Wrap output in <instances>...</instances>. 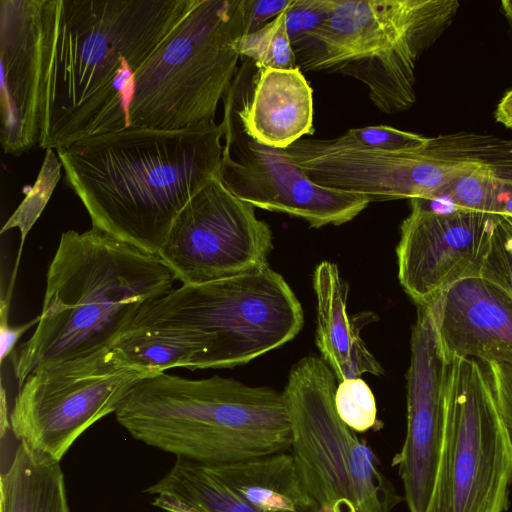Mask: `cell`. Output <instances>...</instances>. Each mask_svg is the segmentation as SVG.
<instances>
[{"instance_id":"obj_1","label":"cell","mask_w":512,"mask_h":512,"mask_svg":"<svg viewBox=\"0 0 512 512\" xmlns=\"http://www.w3.org/2000/svg\"><path fill=\"white\" fill-rule=\"evenodd\" d=\"M201 0H56L39 146L130 126L137 72Z\"/></svg>"},{"instance_id":"obj_2","label":"cell","mask_w":512,"mask_h":512,"mask_svg":"<svg viewBox=\"0 0 512 512\" xmlns=\"http://www.w3.org/2000/svg\"><path fill=\"white\" fill-rule=\"evenodd\" d=\"M222 123L132 126L56 149L68 186L97 228L158 255L180 211L219 177Z\"/></svg>"},{"instance_id":"obj_3","label":"cell","mask_w":512,"mask_h":512,"mask_svg":"<svg viewBox=\"0 0 512 512\" xmlns=\"http://www.w3.org/2000/svg\"><path fill=\"white\" fill-rule=\"evenodd\" d=\"M175 281L158 255L97 228L62 233L40 320L11 353L18 388L42 367L109 351L140 309L170 292Z\"/></svg>"},{"instance_id":"obj_4","label":"cell","mask_w":512,"mask_h":512,"mask_svg":"<svg viewBox=\"0 0 512 512\" xmlns=\"http://www.w3.org/2000/svg\"><path fill=\"white\" fill-rule=\"evenodd\" d=\"M115 416L134 439L203 464L286 452L292 443L282 393L218 375L189 379L161 372L143 377Z\"/></svg>"},{"instance_id":"obj_5","label":"cell","mask_w":512,"mask_h":512,"mask_svg":"<svg viewBox=\"0 0 512 512\" xmlns=\"http://www.w3.org/2000/svg\"><path fill=\"white\" fill-rule=\"evenodd\" d=\"M457 0H332L324 22L292 47L297 66L363 83L386 114L416 102V67L453 23Z\"/></svg>"},{"instance_id":"obj_6","label":"cell","mask_w":512,"mask_h":512,"mask_svg":"<svg viewBox=\"0 0 512 512\" xmlns=\"http://www.w3.org/2000/svg\"><path fill=\"white\" fill-rule=\"evenodd\" d=\"M301 303L284 277L264 267L181 285L145 304L126 329L169 338L193 355V370L247 364L302 329Z\"/></svg>"},{"instance_id":"obj_7","label":"cell","mask_w":512,"mask_h":512,"mask_svg":"<svg viewBox=\"0 0 512 512\" xmlns=\"http://www.w3.org/2000/svg\"><path fill=\"white\" fill-rule=\"evenodd\" d=\"M243 0H201L137 72L130 125L182 129L214 121L238 70Z\"/></svg>"},{"instance_id":"obj_8","label":"cell","mask_w":512,"mask_h":512,"mask_svg":"<svg viewBox=\"0 0 512 512\" xmlns=\"http://www.w3.org/2000/svg\"><path fill=\"white\" fill-rule=\"evenodd\" d=\"M446 359L443 443L426 512H504L512 445L488 378L476 359Z\"/></svg>"},{"instance_id":"obj_9","label":"cell","mask_w":512,"mask_h":512,"mask_svg":"<svg viewBox=\"0 0 512 512\" xmlns=\"http://www.w3.org/2000/svg\"><path fill=\"white\" fill-rule=\"evenodd\" d=\"M149 375L118 366L109 351L42 367L18 388L11 431L19 442L60 461L80 435L115 413L132 387Z\"/></svg>"},{"instance_id":"obj_10","label":"cell","mask_w":512,"mask_h":512,"mask_svg":"<svg viewBox=\"0 0 512 512\" xmlns=\"http://www.w3.org/2000/svg\"><path fill=\"white\" fill-rule=\"evenodd\" d=\"M271 249L269 224L215 177L177 215L158 256L182 285H196L264 267Z\"/></svg>"},{"instance_id":"obj_11","label":"cell","mask_w":512,"mask_h":512,"mask_svg":"<svg viewBox=\"0 0 512 512\" xmlns=\"http://www.w3.org/2000/svg\"><path fill=\"white\" fill-rule=\"evenodd\" d=\"M336 377L321 357H303L282 392L292 437V455L320 512H358L350 474L357 435L335 407Z\"/></svg>"},{"instance_id":"obj_12","label":"cell","mask_w":512,"mask_h":512,"mask_svg":"<svg viewBox=\"0 0 512 512\" xmlns=\"http://www.w3.org/2000/svg\"><path fill=\"white\" fill-rule=\"evenodd\" d=\"M222 183L239 199L272 212L301 218L311 228L351 221L370 203L367 196L320 186L284 149L259 144L243 130L232 104L223 97Z\"/></svg>"},{"instance_id":"obj_13","label":"cell","mask_w":512,"mask_h":512,"mask_svg":"<svg viewBox=\"0 0 512 512\" xmlns=\"http://www.w3.org/2000/svg\"><path fill=\"white\" fill-rule=\"evenodd\" d=\"M400 227L398 279L411 299L430 304L454 284L481 275L500 214L441 210L411 199Z\"/></svg>"},{"instance_id":"obj_14","label":"cell","mask_w":512,"mask_h":512,"mask_svg":"<svg viewBox=\"0 0 512 512\" xmlns=\"http://www.w3.org/2000/svg\"><path fill=\"white\" fill-rule=\"evenodd\" d=\"M56 0H0V142L19 156L39 145Z\"/></svg>"},{"instance_id":"obj_15","label":"cell","mask_w":512,"mask_h":512,"mask_svg":"<svg viewBox=\"0 0 512 512\" xmlns=\"http://www.w3.org/2000/svg\"><path fill=\"white\" fill-rule=\"evenodd\" d=\"M447 359L434 305H419L407 372V429L393 465L409 512H426L434 490L444 434L443 380Z\"/></svg>"},{"instance_id":"obj_16","label":"cell","mask_w":512,"mask_h":512,"mask_svg":"<svg viewBox=\"0 0 512 512\" xmlns=\"http://www.w3.org/2000/svg\"><path fill=\"white\" fill-rule=\"evenodd\" d=\"M256 67L252 75L250 60L245 59L224 96L244 132L259 144L278 149L312 136L313 91L302 70Z\"/></svg>"},{"instance_id":"obj_17","label":"cell","mask_w":512,"mask_h":512,"mask_svg":"<svg viewBox=\"0 0 512 512\" xmlns=\"http://www.w3.org/2000/svg\"><path fill=\"white\" fill-rule=\"evenodd\" d=\"M432 302L445 358L512 348V298L484 278L462 280Z\"/></svg>"},{"instance_id":"obj_18","label":"cell","mask_w":512,"mask_h":512,"mask_svg":"<svg viewBox=\"0 0 512 512\" xmlns=\"http://www.w3.org/2000/svg\"><path fill=\"white\" fill-rule=\"evenodd\" d=\"M317 299L316 344L321 358L337 380L360 378L364 373L382 374L347 314L348 284L336 264L322 261L313 274Z\"/></svg>"},{"instance_id":"obj_19","label":"cell","mask_w":512,"mask_h":512,"mask_svg":"<svg viewBox=\"0 0 512 512\" xmlns=\"http://www.w3.org/2000/svg\"><path fill=\"white\" fill-rule=\"evenodd\" d=\"M206 465L238 497L264 512L319 510L290 453L280 452L235 463Z\"/></svg>"},{"instance_id":"obj_20","label":"cell","mask_w":512,"mask_h":512,"mask_svg":"<svg viewBox=\"0 0 512 512\" xmlns=\"http://www.w3.org/2000/svg\"><path fill=\"white\" fill-rule=\"evenodd\" d=\"M0 512H70L60 461L19 442L1 474Z\"/></svg>"},{"instance_id":"obj_21","label":"cell","mask_w":512,"mask_h":512,"mask_svg":"<svg viewBox=\"0 0 512 512\" xmlns=\"http://www.w3.org/2000/svg\"><path fill=\"white\" fill-rule=\"evenodd\" d=\"M144 492L153 497V506L167 512H264L238 497L206 464L184 458H176L170 470Z\"/></svg>"},{"instance_id":"obj_22","label":"cell","mask_w":512,"mask_h":512,"mask_svg":"<svg viewBox=\"0 0 512 512\" xmlns=\"http://www.w3.org/2000/svg\"><path fill=\"white\" fill-rule=\"evenodd\" d=\"M350 474L358 512H390L402 500L379 470L374 452L359 438L352 448Z\"/></svg>"},{"instance_id":"obj_23","label":"cell","mask_w":512,"mask_h":512,"mask_svg":"<svg viewBox=\"0 0 512 512\" xmlns=\"http://www.w3.org/2000/svg\"><path fill=\"white\" fill-rule=\"evenodd\" d=\"M285 12L259 29L239 38L236 49L240 58L248 59L258 67H297L296 55L286 27Z\"/></svg>"},{"instance_id":"obj_24","label":"cell","mask_w":512,"mask_h":512,"mask_svg":"<svg viewBox=\"0 0 512 512\" xmlns=\"http://www.w3.org/2000/svg\"><path fill=\"white\" fill-rule=\"evenodd\" d=\"M330 150L400 151L424 146L429 137L390 126H368L348 130L333 139H315Z\"/></svg>"},{"instance_id":"obj_25","label":"cell","mask_w":512,"mask_h":512,"mask_svg":"<svg viewBox=\"0 0 512 512\" xmlns=\"http://www.w3.org/2000/svg\"><path fill=\"white\" fill-rule=\"evenodd\" d=\"M334 400L339 417L354 432H366L379 425L374 395L363 379L341 381Z\"/></svg>"},{"instance_id":"obj_26","label":"cell","mask_w":512,"mask_h":512,"mask_svg":"<svg viewBox=\"0 0 512 512\" xmlns=\"http://www.w3.org/2000/svg\"><path fill=\"white\" fill-rule=\"evenodd\" d=\"M62 164L53 149H48L34 186L28 192L26 198L7 221L2 232L14 226H19L22 239L25 238L30 227L41 214L44 206L50 198L56 186Z\"/></svg>"},{"instance_id":"obj_27","label":"cell","mask_w":512,"mask_h":512,"mask_svg":"<svg viewBox=\"0 0 512 512\" xmlns=\"http://www.w3.org/2000/svg\"><path fill=\"white\" fill-rule=\"evenodd\" d=\"M512 445V348L494 349L478 359Z\"/></svg>"},{"instance_id":"obj_28","label":"cell","mask_w":512,"mask_h":512,"mask_svg":"<svg viewBox=\"0 0 512 512\" xmlns=\"http://www.w3.org/2000/svg\"><path fill=\"white\" fill-rule=\"evenodd\" d=\"M480 277L512 298V223L501 215Z\"/></svg>"},{"instance_id":"obj_29","label":"cell","mask_w":512,"mask_h":512,"mask_svg":"<svg viewBox=\"0 0 512 512\" xmlns=\"http://www.w3.org/2000/svg\"><path fill=\"white\" fill-rule=\"evenodd\" d=\"M332 0H293L285 12L291 43L319 27L327 18Z\"/></svg>"},{"instance_id":"obj_30","label":"cell","mask_w":512,"mask_h":512,"mask_svg":"<svg viewBox=\"0 0 512 512\" xmlns=\"http://www.w3.org/2000/svg\"><path fill=\"white\" fill-rule=\"evenodd\" d=\"M293 0H243L244 35L285 12Z\"/></svg>"},{"instance_id":"obj_31","label":"cell","mask_w":512,"mask_h":512,"mask_svg":"<svg viewBox=\"0 0 512 512\" xmlns=\"http://www.w3.org/2000/svg\"><path fill=\"white\" fill-rule=\"evenodd\" d=\"M7 312H8V303L4 305L2 302L1 308V321H0V340H1V355L0 360L3 363L4 359L11 355V353L15 350V344L18 339L32 326L37 325L40 316L38 315L35 319L18 325V326H9L7 323Z\"/></svg>"},{"instance_id":"obj_32","label":"cell","mask_w":512,"mask_h":512,"mask_svg":"<svg viewBox=\"0 0 512 512\" xmlns=\"http://www.w3.org/2000/svg\"><path fill=\"white\" fill-rule=\"evenodd\" d=\"M495 119L507 128H512V88L502 96L495 110Z\"/></svg>"},{"instance_id":"obj_33","label":"cell","mask_w":512,"mask_h":512,"mask_svg":"<svg viewBox=\"0 0 512 512\" xmlns=\"http://www.w3.org/2000/svg\"><path fill=\"white\" fill-rule=\"evenodd\" d=\"M500 6L504 16L512 26V0H504Z\"/></svg>"},{"instance_id":"obj_34","label":"cell","mask_w":512,"mask_h":512,"mask_svg":"<svg viewBox=\"0 0 512 512\" xmlns=\"http://www.w3.org/2000/svg\"><path fill=\"white\" fill-rule=\"evenodd\" d=\"M508 217H509V219H510V221H511V223H512V216H508Z\"/></svg>"}]
</instances>
